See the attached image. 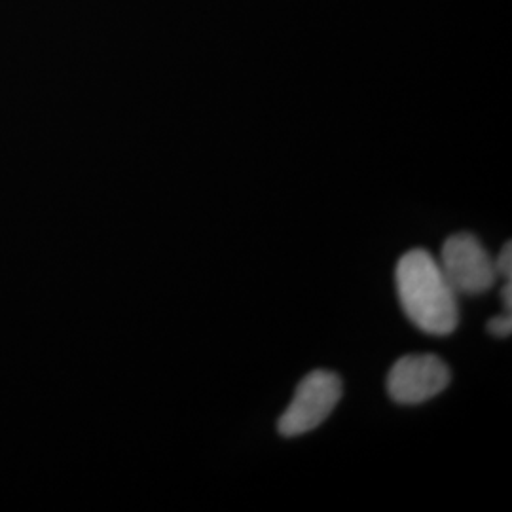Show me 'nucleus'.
Wrapping results in <instances>:
<instances>
[{
  "label": "nucleus",
  "instance_id": "1",
  "mask_svg": "<svg viewBox=\"0 0 512 512\" xmlns=\"http://www.w3.org/2000/svg\"><path fill=\"white\" fill-rule=\"evenodd\" d=\"M397 294L406 317L431 336H448L459 325V294L425 249L408 251L397 264Z\"/></svg>",
  "mask_w": 512,
  "mask_h": 512
},
{
  "label": "nucleus",
  "instance_id": "2",
  "mask_svg": "<svg viewBox=\"0 0 512 512\" xmlns=\"http://www.w3.org/2000/svg\"><path fill=\"white\" fill-rule=\"evenodd\" d=\"M342 399V380L336 372L313 370L294 391L277 429L283 437H300L317 429Z\"/></svg>",
  "mask_w": 512,
  "mask_h": 512
},
{
  "label": "nucleus",
  "instance_id": "3",
  "mask_svg": "<svg viewBox=\"0 0 512 512\" xmlns=\"http://www.w3.org/2000/svg\"><path fill=\"white\" fill-rule=\"evenodd\" d=\"M439 264L458 294L488 293L499 279L494 256L469 232H459L444 241Z\"/></svg>",
  "mask_w": 512,
  "mask_h": 512
},
{
  "label": "nucleus",
  "instance_id": "4",
  "mask_svg": "<svg viewBox=\"0 0 512 512\" xmlns=\"http://www.w3.org/2000/svg\"><path fill=\"white\" fill-rule=\"evenodd\" d=\"M452 380L448 365L433 353L404 355L391 366L387 393L399 404L427 403L440 395Z\"/></svg>",
  "mask_w": 512,
  "mask_h": 512
},
{
  "label": "nucleus",
  "instance_id": "5",
  "mask_svg": "<svg viewBox=\"0 0 512 512\" xmlns=\"http://www.w3.org/2000/svg\"><path fill=\"white\" fill-rule=\"evenodd\" d=\"M495 270L497 275L505 281H511L512 277V245L511 241L503 245V249L499 251V255L495 256Z\"/></svg>",
  "mask_w": 512,
  "mask_h": 512
},
{
  "label": "nucleus",
  "instance_id": "6",
  "mask_svg": "<svg viewBox=\"0 0 512 512\" xmlns=\"http://www.w3.org/2000/svg\"><path fill=\"white\" fill-rule=\"evenodd\" d=\"M488 332H492L497 338H507L512 332V313L505 311L488 321Z\"/></svg>",
  "mask_w": 512,
  "mask_h": 512
},
{
  "label": "nucleus",
  "instance_id": "7",
  "mask_svg": "<svg viewBox=\"0 0 512 512\" xmlns=\"http://www.w3.org/2000/svg\"><path fill=\"white\" fill-rule=\"evenodd\" d=\"M501 300L505 304V311H512V283L511 281H505V287L501 289Z\"/></svg>",
  "mask_w": 512,
  "mask_h": 512
}]
</instances>
